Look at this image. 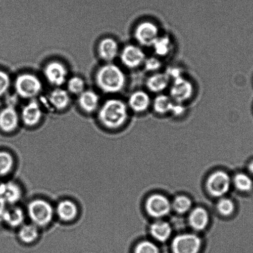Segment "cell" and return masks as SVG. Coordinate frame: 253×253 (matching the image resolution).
<instances>
[{"mask_svg": "<svg viewBox=\"0 0 253 253\" xmlns=\"http://www.w3.org/2000/svg\"><path fill=\"white\" fill-rule=\"evenodd\" d=\"M128 118V106L118 98L106 100L98 110V120L104 127L115 130L122 126Z\"/></svg>", "mask_w": 253, "mask_h": 253, "instance_id": "cell-1", "label": "cell"}, {"mask_svg": "<svg viewBox=\"0 0 253 253\" xmlns=\"http://www.w3.org/2000/svg\"><path fill=\"white\" fill-rule=\"evenodd\" d=\"M95 81L99 89L106 94L120 92L125 88L126 76L120 67L106 63L97 71Z\"/></svg>", "mask_w": 253, "mask_h": 253, "instance_id": "cell-2", "label": "cell"}, {"mask_svg": "<svg viewBox=\"0 0 253 253\" xmlns=\"http://www.w3.org/2000/svg\"><path fill=\"white\" fill-rule=\"evenodd\" d=\"M15 92L20 98L32 100L36 99L43 90V84L36 74H20L14 81Z\"/></svg>", "mask_w": 253, "mask_h": 253, "instance_id": "cell-3", "label": "cell"}, {"mask_svg": "<svg viewBox=\"0 0 253 253\" xmlns=\"http://www.w3.org/2000/svg\"><path fill=\"white\" fill-rule=\"evenodd\" d=\"M27 212L31 223L39 228L51 224L55 214L51 203L41 198H37L29 202Z\"/></svg>", "mask_w": 253, "mask_h": 253, "instance_id": "cell-4", "label": "cell"}, {"mask_svg": "<svg viewBox=\"0 0 253 253\" xmlns=\"http://www.w3.org/2000/svg\"><path fill=\"white\" fill-rule=\"evenodd\" d=\"M202 247L200 237L193 234L177 235L171 245L173 253H199Z\"/></svg>", "mask_w": 253, "mask_h": 253, "instance_id": "cell-5", "label": "cell"}, {"mask_svg": "<svg viewBox=\"0 0 253 253\" xmlns=\"http://www.w3.org/2000/svg\"><path fill=\"white\" fill-rule=\"evenodd\" d=\"M44 75L51 85L60 87L68 81V71L61 62L51 61L45 66Z\"/></svg>", "mask_w": 253, "mask_h": 253, "instance_id": "cell-6", "label": "cell"}, {"mask_svg": "<svg viewBox=\"0 0 253 253\" xmlns=\"http://www.w3.org/2000/svg\"><path fill=\"white\" fill-rule=\"evenodd\" d=\"M231 179L226 172L217 171L212 173L207 180V188L210 194L214 197H222L229 192Z\"/></svg>", "mask_w": 253, "mask_h": 253, "instance_id": "cell-7", "label": "cell"}, {"mask_svg": "<svg viewBox=\"0 0 253 253\" xmlns=\"http://www.w3.org/2000/svg\"><path fill=\"white\" fill-rule=\"evenodd\" d=\"M134 37L139 44L145 46H152L159 37V29L157 24L146 21L136 27Z\"/></svg>", "mask_w": 253, "mask_h": 253, "instance_id": "cell-8", "label": "cell"}, {"mask_svg": "<svg viewBox=\"0 0 253 253\" xmlns=\"http://www.w3.org/2000/svg\"><path fill=\"white\" fill-rule=\"evenodd\" d=\"M194 92L192 83L183 76L173 79L170 89V96L176 103H182L190 100Z\"/></svg>", "mask_w": 253, "mask_h": 253, "instance_id": "cell-9", "label": "cell"}, {"mask_svg": "<svg viewBox=\"0 0 253 253\" xmlns=\"http://www.w3.org/2000/svg\"><path fill=\"white\" fill-rule=\"evenodd\" d=\"M119 55L121 63L129 69L138 68L145 63L146 59L143 49L135 44H128L124 47Z\"/></svg>", "mask_w": 253, "mask_h": 253, "instance_id": "cell-10", "label": "cell"}, {"mask_svg": "<svg viewBox=\"0 0 253 253\" xmlns=\"http://www.w3.org/2000/svg\"><path fill=\"white\" fill-rule=\"evenodd\" d=\"M146 208L151 216L162 218L170 212L172 205L164 196L155 194L151 196L146 201Z\"/></svg>", "mask_w": 253, "mask_h": 253, "instance_id": "cell-11", "label": "cell"}, {"mask_svg": "<svg viewBox=\"0 0 253 253\" xmlns=\"http://www.w3.org/2000/svg\"><path fill=\"white\" fill-rule=\"evenodd\" d=\"M43 116V111L40 103L36 99L30 100L22 108L20 118L24 125L34 126L41 122Z\"/></svg>", "mask_w": 253, "mask_h": 253, "instance_id": "cell-12", "label": "cell"}, {"mask_svg": "<svg viewBox=\"0 0 253 253\" xmlns=\"http://www.w3.org/2000/svg\"><path fill=\"white\" fill-rule=\"evenodd\" d=\"M21 118L14 105H8L0 111V129L5 133H11L19 126Z\"/></svg>", "mask_w": 253, "mask_h": 253, "instance_id": "cell-13", "label": "cell"}, {"mask_svg": "<svg viewBox=\"0 0 253 253\" xmlns=\"http://www.w3.org/2000/svg\"><path fill=\"white\" fill-rule=\"evenodd\" d=\"M98 53L106 63H111L120 54L118 42L110 37L101 40L98 45Z\"/></svg>", "mask_w": 253, "mask_h": 253, "instance_id": "cell-14", "label": "cell"}, {"mask_svg": "<svg viewBox=\"0 0 253 253\" xmlns=\"http://www.w3.org/2000/svg\"><path fill=\"white\" fill-rule=\"evenodd\" d=\"M46 102L50 107L53 108L54 110L63 111L70 105V95L68 90L56 87L49 94Z\"/></svg>", "mask_w": 253, "mask_h": 253, "instance_id": "cell-15", "label": "cell"}, {"mask_svg": "<svg viewBox=\"0 0 253 253\" xmlns=\"http://www.w3.org/2000/svg\"><path fill=\"white\" fill-rule=\"evenodd\" d=\"M22 192L17 183L8 182L0 185V202L3 204L13 205L21 200Z\"/></svg>", "mask_w": 253, "mask_h": 253, "instance_id": "cell-16", "label": "cell"}, {"mask_svg": "<svg viewBox=\"0 0 253 253\" xmlns=\"http://www.w3.org/2000/svg\"><path fill=\"white\" fill-rule=\"evenodd\" d=\"M78 96V105L84 112L93 113L100 108V96L96 91L85 90Z\"/></svg>", "mask_w": 253, "mask_h": 253, "instance_id": "cell-17", "label": "cell"}, {"mask_svg": "<svg viewBox=\"0 0 253 253\" xmlns=\"http://www.w3.org/2000/svg\"><path fill=\"white\" fill-rule=\"evenodd\" d=\"M54 212L62 221L69 222L73 221L78 216L79 210L78 206L73 201L64 200L58 203Z\"/></svg>", "mask_w": 253, "mask_h": 253, "instance_id": "cell-18", "label": "cell"}, {"mask_svg": "<svg viewBox=\"0 0 253 253\" xmlns=\"http://www.w3.org/2000/svg\"><path fill=\"white\" fill-rule=\"evenodd\" d=\"M151 101L150 95L142 90L136 91L129 97V108L134 112L141 113L148 110Z\"/></svg>", "mask_w": 253, "mask_h": 253, "instance_id": "cell-19", "label": "cell"}, {"mask_svg": "<svg viewBox=\"0 0 253 253\" xmlns=\"http://www.w3.org/2000/svg\"><path fill=\"white\" fill-rule=\"evenodd\" d=\"M209 214L204 208H197L191 211L189 224L193 229L197 231L204 230L209 224Z\"/></svg>", "mask_w": 253, "mask_h": 253, "instance_id": "cell-20", "label": "cell"}, {"mask_svg": "<svg viewBox=\"0 0 253 253\" xmlns=\"http://www.w3.org/2000/svg\"><path fill=\"white\" fill-rule=\"evenodd\" d=\"M170 78L167 73H155L146 81L148 90L153 93H160L169 85Z\"/></svg>", "mask_w": 253, "mask_h": 253, "instance_id": "cell-21", "label": "cell"}, {"mask_svg": "<svg viewBox=\"0 0 253 253\" xmlns=\"http://www.w3.org/2000/svg\"><path fill=\"white\" fill-rule=\"evenodd\" d=\"M150 232L153 239L160 242H165L172 235V228L168 222L158 220L151 225Z\"/></svg>", "mask_w": 253, "mask_h": 253, "instance_id": "cell-22", "label": "cell"}, {"mask_svg": "<svg viewBox=\"0 0 253 253\" xmlns=\"http://www.w3.org/2000/svg\"><path fill=\"white\" fill-rule=\"evenodd\" d=\"M2 218L9 226L21 227L24 221L25 214L21 208L12 206L8 209L4 210Z\"/></svg>", "mask_w": 253, "mask_h": 253, "instance_id": "cell-23", "label": "cell"}, {"mask_svg": "<svg viewBox=\"0 0 253 253\" xmlns=\"http://www.w3.org/2000/svg\"><path fill=\"white\" fill-rule=\"evenodd\" d=\"M39 236V227L32 224H22L19 227L18 237L22 243L31 244L36 241Z\"/></svg>", "mask_w": 253, "mask_h": 253, "instance_id": "cell-24", "label": "cell"}, {"mask_svg": "<svg viewBox=\"0 0 253 253\" xmlns=\"http://www.w3.org/2000/svg\"><path fill=\"white\" fill-rule=\"evenodd\" d=\"M175 101L170 96L160 94L156 96L153 101V108L156 113L159 115H166L170 113Z\"/></svg>", "mask_w": 253, "mask_h": 253, "instance_id": "cell-25", "label": "cell"}, {"mask_svg": "<svg viewBox=\"0 0 253 253\" xmlns=\"http://www.w3.org/2000/svg\"><path fill=\"white\" fill-rule=\"evenodd\" d=\"M235 187L240 192L249 193L253 190V179L251 175L240 172L235 175L234 178Z\"/></svg>", "mask_w": 253, "mask_h": 253, "instance_id": "cell-26", "label": "cell"}, {"mask_svg": "<svg viewBox=\"0 0 253 253\" xmlns=\"http://www.w3.org/2000/svg\"><path fill=\"white\" fill-rule=\"evenodd\" d=\"M153 50L157 55L165 56L168 55L172 49V42L169 37L159 36L152 44Z\"/></svg>", "mask_w": 253, "mask_h": 253, "instance_id": "cell-27", "label": "cell"}, {"mask_svg": "<svg viewBox=\"0 0 253 253\" xmlns=\"http://www.w3.org/2000/svg\"><path fill=\"white\" fill-rule=\"evenodd\" d=\"M14 166L13 156L7 151H0V177L11 172Z\"/></svg>", "mask_w": 253, "mask_h": 253, "instance_id": "cell-28", "label": "cell"}, {"mask_svg": "<svg viewBox=\"0 0 253 253\" xmlns=\"http://www.w3.org/2000/svg\"><path fill=\"white\" fill-rule=\"evenodd\" d=\"M67 90L69 94L79 95L86 90V84L84 79L79 76H73L66 82Z\"/></svg>", "mask_w": 253, "mask_h": 253, "instance_id": "cell-29", "label": "cell"}, {"mask_svg": "<svg viewBox=\"0 0 253 253\" xmlns=\"http://www.w3.org/2000/svg\"><path fill=\"white\" fill-rule=\"evenodd\" d=\"M172 207L179 214H185L192 209V202L189 198L185 196H178L175 198Z\"/></svg>", "mask_w": 253, "mask_h": 253, "instance_id": "cell-30", "label": "cell"}, {"mask_svg": "<svg viewBox=\"0 0 253 253\" xmlns=\"http://www.w3.org/2000/svg\"><path fill=\"white\" fill-rule=\"evenodd\" d=\"M217 208L220 214L229 216L234 212L235 205L231 200L222 198L217 203Z\"/></svg>", "mask_w": 253, "mask_h": 253, "instance_id": "cell-31", "label": "cell"}, {"mask_svg": "<svg viewBox=\"0 0 253 253\" xmlns=\"http://www.w3.org/2000/svg\"><path fill=\"white\" fill-rule=\"evenodd\" d=\"M134 253H160V250L153 242L143 241L136 245Z\"/></svg>", "mask_w": 253, "mask_h": 253, "instance_id": "cell-32", "label": "cell"}, {"mask_svg": "<svg viewBox=\"0 0 253 253\" xmlns=\"http://www.w3.org/2000/svg\"><path fill=\"white\" fill-rule=\"evenodd\" d=\"M11 86V78L4 71L0 70V97L8 91Z\"/></svg>", "mask_w": 253, "mask_h": 253, "instance_id": "cell-33", "label": "cell"}, {"mask_svg": "<svg viewBox=\"0 0 253 253\" xmlns=\"http://www.w3.org/2000/svg\"><path fill=\"white\" fill-rule=\"evenodd\" d=\"M144 64H145L146 70L151 72L157 71L162 66V63L159 59L154 58V57L146 59Z\"/></svg>", "mask_w": 253, "mask_h": 253, "instance_id": "cell-34", "label": "cell"}, {"mask_svg": "<svg viewBox=\"0 0 253 253\" xmlns=\"http://www.w3.org/2000/svg\"><path fill=\"white\" fill-rule=\"evenodd\" d=\"M185 111V108L183 104L175 102L170 113L175 116H180L184 114Z\"/></svg>", "mask_w": 253, "mask_h": 253, "instance_id": "cell-35", "label": "cell"}, {"mask_svg": "<svg viewBox=\"0 0 253 253\" xmlns=\"http://www.w3.org/2000/svg\"><path fill=\"white\" fill-rule=\"evenodd\" d=\"M166 73L170 77V79H173H173L183 76L182 71H181L179 68H169L168 69V71L166 72Z\"/></svg>", "mask_w": 253, "mask_h": 253, "instance_id": "cell-36", "label": "cell"}, {"mask_svg": "<svg viewBox=\"0 0 253 253\" xmlns=\"http://www.w3.org/2000/svg\"><path fill=\"white\" fill-rule=\"evenodd\" d=\"M249 169L250 173H251V174L253 175V160L252 161L251 163H250L249 166Z\"/></svg>", "mask_w": 253, "mask_h": 253, "instance_id": "cell-37", "label": "cell"}]
</instances>
